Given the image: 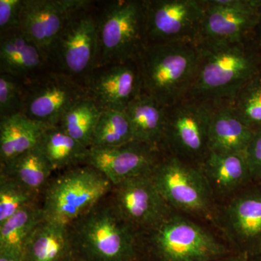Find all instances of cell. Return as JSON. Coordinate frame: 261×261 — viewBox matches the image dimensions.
Returning <instances> with one entry per match:
<instances>
[{
	"mask_svg": "<svg viewBox=\"0 0 261 261\" xmlns=\"http://www.w3.org/2000/svg\"><path fill=\"white\" fill-rule=\"evenodd\" d=\"M199 60L187 99L214 106L231 104L240 91L261 73V58L250 41L228 44H196Z\"/></svg>",
	"mask_w": 261,
	"mask_h": 261,
	"instance_id": "cell-1",
	"label": "cell"
},
{
	"mask_svg": "<svg viewBox=\"0 0 261 261\" xmlns=\"http://www.w3.org/2000/svg\"><path fill=\"white\" fill-rule=\"evenodd\" d=\"M198 60L195 43L146 44L137 59L143 93L166 108L185 100L193 85Z\"/></svg>",
	"mask_w": 261,
	"mask_h": 261,
	"instance_id": "cell-2",
	"label": "cell"
},
{
	"mask_svg": "<svg viewBox=\"0 0 261 261\" xmlns=\"http://www.w3.org/2000/svg\"><path fill=\"white\" fill-rule=\"evenodd\" d=\"M71 254L78 261H135L137 231L112 205L98 204L69 226Z\"/></svg>",
	"mask_w": 261,
	"mask_h": 261,
	"instance_id": "cell-3",
	"label": "cell"
},
{
	"mask_svg": "<svg viewBox=\"0 0 261 261\" xmlns=\"http://www.w3.org/2000/svg\"><path fill=\"white\" fill-rule=\"evenodd\" d=\"M146 44L145 0L108 2L98 12L94 68L136 61Z\"/></svg>",
	"mask_w": 261,
	"mask_h": 261,
	"instance_id": "cell-4",
	"label": "cell"
},
{
	"mask_svg": "<svg viewBox=\"0 0 261 261\" xmlns=\"http://www.w3.org/2000/svg\"><path fill=\"white\" fill-rule=\"evenodd\" d=\"M113 187L106 176L91 166L68 170L46 187L41 207L43 217L70 226L97 206Z\"/></svg>",
	"mask_w": 261,
	"mask_h": 261,
	"instance_id": "cell-5",
	"label": "cell"
},
{
	"mask_svg": "<svg viewBox=\"0 0 261 261\" xmlns=\"http://www.w3.org/2000/svg\"><path fill=\"white\" fill-rule=\"evenodd\" d=\"M149 231L158 261H215L233 253L225 242L176 211Z\"/></svg>",
	"mask_w": 261,
	"mask_h": 261,
	"instance_id": "cell-6",
	"label": "cell"
},
{
	"mask_svg": "<svg viewBox=\"0 0 261 261\" xmlns=\"http://www.w3.org/2000/svg\"><path fill=\"white\" fill-rule=\"evenodd\" d=\"M151 176L173 211L212 221L216 200L200 166L168 154L161 158Z\"/></svg>",
	"mask_w": 261,
	"mask_h": 261,
	"instance_id": "cell-7",
	"label": "cell"
},
{
	"mask_svg": "<svg viewBox=\"0 0 261 261\" xmlns=\"http://www.w3.org/2000/svg\"><path fill=\"white\" fill-rule=\"evenodd\" d=\"M214 105L186 99L167 108L162 148L185 162L200 166L209 152V125Z\"/></svg>",
	"mask_w": 261,
	"mask_h": 261,
	"instance_id": "cell-8",
	"label": "cell"
},
{
	"mask_svg": "<svg viewBox=\"0 0 261 261\" xmlns=\"http://www.w3.org/2000/svg\"><path fill=\"white\" fill-rule=\"evenodd\" d=\"M92 5L70 18L48 54L54 70L82 81L97 62L98 12Z\"/></svg>",
	"mask_w": 261,
	"mask_h": 261,
	"instance_id": "cell-9",
	"label": "cell"
},
{
	"mask_svg": "<svg viewBox=\"0 0 261 261\" xmlns=\"http://www.w3.org/2000/svg\"><path fill=\"white\" fill-rule=\"evenodd\" d=\"M212 221L233 253L257 255L261 246V182L252 183L216 206Z\"/></svg>",
	"mask_w": 261,
	"mask_h": 261,
	"instance_id": "cell-10",
	"label": "cell"
},
{
	"mask_svg": "<svg viewBox=\"0 0 261 261\" xmlns=\"http://www.w3.org/2000/svg\"><path fill=\"white\" fill-rule=\"evenodd\" d=\"M86 96L82 81L58 70H47L25 83L22 113L47 126H59L65 113Z\"/></svg>",
	"mask_w": 261,
	"mask_h": 261,
	"instance_id": "cell-11",
	"label": "cell"
},
{
	"mask_svg": "<svg viewBox=\"0 0 261 261\" xmlns=\"http://www.w3.org/2000/svg\"><path fill=\"white\" fill-rule=\"evenodd\" d=\"M201 0H145L147 44L195 43L203 20Z\"/></svg>",
	"mask_w": 261,
	"mask_h": 261,
	"instance_id": "cell-12",
	"label": "cell"
},
{
	"mask_svg": "<svg viewBox=\"0 0 261 261\" xmlns=\"http://www.w3.org/2000/svg\"><path fill=\"white\" fill-rule=\"evenodd\" d=\"M196 44H228L249 39L257 27L261 0H208Z\"/></svg>",
	"mask_w": 261,
	"mask_h": 261,
	"instance_id": "cell-13",
	"label": "cell"
},
{
	"mask_svg": "<svg viewBox=\"0 0 261 261\" xmlns=\"http://www.w3.org/2000/svg\"><path fill=\"white\" fill-rule=\"evenodd\" d=\"M113 190V208L136 231H150L174 211L160 193L151 173L129 178Z\"/></svg>",
	"mask_w": 261,
	"mask_h": 261,
	"instance_id": "cell-14",
	"label": "cell"
},
{
	"mask_svg": "<svg viewBox=\"0 0 261 261\" xmlns=\"http://www.w3.org/2000/svg\"><path fill=\"white\" fill-rule=\"evenodd\" d=\"M82 82L87 95L102 111H125L134 99L143 93L137 60L98 67Z\"/></svg>",
	"mask_w": 261,
	"mask_h": 261,
	"instance_id": "cell-15",
	"label": "cell"
},
{
	"mask_svg": "<svg viewBox=\"0 0 261 261\" xmlns=\"http://www.w3.org/2000/svg\"><path fill=\"white\" fill-rule=\"evenodd\" d=\"M160 152L161 149L135 140L116 147L89 148L82 163L97 170L116 186L152 172L161 159Z\"/></svg>",
	"mask_w": 261,
	"mask_h": 261,
	"instance_id": "cell-16",
	"label": "cell"
},
{
	"mask_svg": "<svg viewBox=\"0 0 261 261\" xmlns=\"http://www.w3.org/2000/svg\"><path fill=\"white\" fill-rule=\"evenodd\" d=\"M91 3L89 0H23L20 29L48 55L70 18Z\"/></svg>",
	"mask_w": 261,
	"mask_h": 261,
	"instance_id": "cell-17",
	"label": "cell"
},
{
	"mask_svg": "<svg viewBox=\"0 0 261 261\" xmlns=\"http://www.w3.org/2000/svg\"><path fill=\"white\" fill-rule=\"evenodd\" d=\"M49 65L47 53L21 29L1 34L0 73L27 83L47 71Z\"/></svg>",
	"mask_w": 261,
	"mask_h": 261,
	"instance_id": "cell-18",
	"label": "cell"
},
{
	"mask_svg": "<svg viewBox=\"0 0 261 261\" xmlns=\"http://www.w3.org/2000/svg\"><path fill=\"white\" fill-rule=\"evenodd\" d=\"M200 167L216 200H227L253 183L244 154L209 152Z\"/></svg>",
	"mask_w": 261,
	"mask_h": 261,
	"instance_id": "cell-19",
	"label": "cell"
},
{
	"mask_svg": "<svg viewBox=\"0 0 261 261\" xmlns=\"http://www.w3.org/2000/svg\"><path fill=\"white\" fill-rule=\"evenodd\" d=\"M254 130L235 114L231 104L215 106L209 125V150L245 154Z\"/></svg>",
	"mask_w": 261,
	"mask_h": 261,
	"instance_id": "cell-20",
	"label": "cell"
},
{
	"mask_svg": "<svg viewBox=\"0 0 261 261\" xmlns=\"http://www.w3.org/2000/svg\"><path fill=\"white\" fill-rule=\"evenodd\" d=\"M48 127L22 113L0 118L1 165L37 147Z\"/></svg>",
	"mask_w": 261,
	"mask_h": 261,
	"instance_id": "cell-21",
	"label": "cell"
},
{
	"mask_svg": "<svg viewBox=\"0 0 261 261\" xmlns=\"http://www.w3.org/2000/svg\"><path fill=\"white\" fill-rule=\"evenodd\" d=\"M125 112L132 125L135 140L162 148L167 108L142 93L127 106Z\"/></svg>",
	"mask_w": 261,
	"mask_h": 261,
	"instance_id": "cell-22",
	"label": "cell"
},
{
	"mask_svg": "<svg viewBox=\"0 0 261 261\" xmlns=\"http://www.w3.org/2000/svg\"><path fill=\"white\" fill-rule=\"evenodd\" d=\"M71 255L69 226L43 219L24 247L25 261H63Z\"/></svg>",
	"mask_w": 261,
	"mask_h": 261,
	"instance_id": "cell-23",
	"label": "cell"
},
{
	"mask_svg": "<svg viewBox=\"0 0 261 261\" xmlns=\"http://www.w3.org/2000/svg\"><path fill=\"white\" fill-rule=\"evenodd\" d=\"M53 172L50 164L38 145L1 165V173L19 182L36 195L47 183Z\"/></svg>",
	"mask_w": 261,
	"mask_h": 261,
	"instance_id": "cell-24",
	"label": "cell"
},
{
	"mask_svg": "<svg viewBox=\"0 0 261 261\" xmlns=\"http://www.w3.org/2000/svg\"><path fill=\"white\" fill-rule=\"evenodd\" d=\"M43 219L42 207L33 202L1 223L0 251L23 255L29 238Z\"/></svg>",
	"mask_w": 261,
	"mask_h": 261,
	"instance_id": "cell-25",
	"label": "cell"
},
{
	"mask_svg": "<svg viewBox=\"0 0 261 261\" xmlns=\"http://www.w3.org/2000/svg\"><path fill=\"white\" fill-rule=\"evenodd\" d=\"M38 146L50 164L53 171L82 163L89 150L72 138L60 126L48 127Z\"/></svg>",
	"mask_w": 261,
	"mask_h": 261,
	"instance_id": "cell-26",
	"label": "cell"
},
{
	"mask_svg": "<svg viewBox=\"0 0 261 261\" xmlns=\"http://www.w3.org/2000/svg\"><path fill=\"white\" fill-rule=\"evenodd\" d=\"M101 113L93 99L87 95L65 113L59 126L79 143L89 149Z\"/></svg>",
	"mask_w": 261,
	"mask_h": 261,
	"instance_id": "cell-27",
	"label": "cell"
},
{
	"mask_svg": "<svg viewBox=\"0 0 261 261\" xmlns=\"http://www.w3.org/2000/svg\"><path fill=\"white\" fill-rule=\"evenodd\" d=\"M132 141L133 130L126 112L108 110L101 113L90 148L116 147Z\"/></svg>",
	"mask_w": 261,
	"mask_h": 261,
	"instance_id": "cell-28",
	"label": "cell"
},
{
	"mask_svg": "<svg viewBox=\"0 0 261 261\" xmlns=\"http://www.w3.org/2000/svg\"><path fill=\"white\" fill-rule=\"evenodd\" d=\"M231 106L246 126L253 130L261 128V73L240 91Z\"/></svg>",
	"mask_w": 261,
	"mask_h": 261,
	"instance_id": "cell-29",
	"label": "cell"
},
{
	"mask_svg": "<svg viewBox=\"0 0 261 261\" xmlns=\"http://www.w3.org/2000/svg\"><path fill=\"white\" fill-rule=\"evenodd\" d=\"M36 194L6 175L0 176V224L34 202Z\"/></svg>",
	"mask_w": 261,
	"mask_h": 261,
	"instance_id": "cell-30",
	"label": "cell"
},
{
	"mask_svg": "<svg viewBox=\"0 0 261 261\" xmlns=\"http://www.w3.org/2000/svg\"><path fill=\"white\" fill-rule=\"evenodd\" d=\"M25 83L11 75L0 73V118L22 113Z\"/></svg>",
	"mask_w": 261,
	"mask_h": 261,
	"instance_id": "cell-31",
	"label": "cell"
},
{
	"mask_svg": "<svg viewBox=\"0 0 261 261\" xmlns=\"http://www.w3.org/2000/svg\"><path fill=\"white\" fill-rule=\"evenodd\" d=\"M23 0H0V34L20 29Z\"/></svg>",
	"mask_w": 261,
	"mask_h": 261,
	"instance_id": "cell-32",
	"label": "cell"
},
{
	"mask_svg": "<svg viewBox=\"0 0 261 261\" xmlns=\"http://www.w3.org/2000/svg\"><path fill=\"white\" fill-rule=\"evenodd\" d=\"M244 154L252 182H261V128L254 130L253 136Z\"/></svg>",
	"mask_w": 261,
	"mask_h": 261,
	"instance_id": "cell-33",
	"label": "cell"
},
{
	"mask_svg": "<svg viewBox=\"0 0 261 261\" xmlns=\"http://www.w3.org/2000/svg\"><path fill=\"white\" fill-rule=\"evenodd\" d=\"M0 261H25L23 256L18 254L0 251Z\"/></svg>",
	"mask_w": 261,
	"mask_h": 261,
	"instance_id": "cell-34",
	"label": "cell"
},
{
	"mask_svg": "<svg viewBox=\"0 0 261 261\" xmlns=\"http://www.w3.org/2000/svg\"><path fill=\"white\" fill-rule=\"evenodd\" d=\"M251 257L248 256L245 254L240 253H231V255H228L219 260L215 261H250Z\"/></svg>",
	"mask_w": 261,
	"mask_h": 261,
	"instance_id": "cell-35",
	"label": "cell"
},
{
	"mask_svg": "<svg viewBox=\"0 0 261 261\" xmlns=\"http://www.w3.org/2000/svg\"><path fill=\"white\" fill-rule=\"evenodd\" d=\"M256 29H257V30H258L259 39H260L261 42V6L260 8V10H259L258 21H257Z\"/></svg>",
	"mask_w": 261,
	"mask_h": 261,
	"instance_id": "cell-36",
	"label": "cell"
},
{
	"mask_svg": "<svg viewBox=\"0 0 261 261\" xmlns=\"http://www.w3.org/2000/svg\"><path fill=\"white\" fill-rule=\"evenodd\" d=\"M250 261H261V254L255 255V256L251 257Z\"/></svg>",
	"mask_w": 261,
	"mask_h": 261,
	"instance_id": "cell-37",
	"label": "cell"
},
{
	"mask_svg": "<svg viewBox=\"0 0 261 261\" xmlns=\"http://www.w3.org/2000/svg\"><path fill=\"white\" fill-rule=\"evenodd\" d=\"M63 261H78L76 260V259L73 256V255H70L69 256L67 257V258H65L64 260Z\"/></svg>",
	"mask_w": 261,
	"mask_h": 261,
	"instance_id": "cell-38",
	"label": "cell"
},
{
	"mask_svg": "<svg viewBox=\"0 0 261 261\" xmlns=\"http://www.w3.org/2000/svg\"><path fill=\"white\" fill-rule=\"evenodd\" d=\"M259 254H261V246L260 247V250H259V252H258V254H257V255H259Z\"/></svg>",
	"mask_w": 261,
	"mask_h": 261,
	"instance_id": "cell-39",
	"label": "cell"
}]
</instances>
